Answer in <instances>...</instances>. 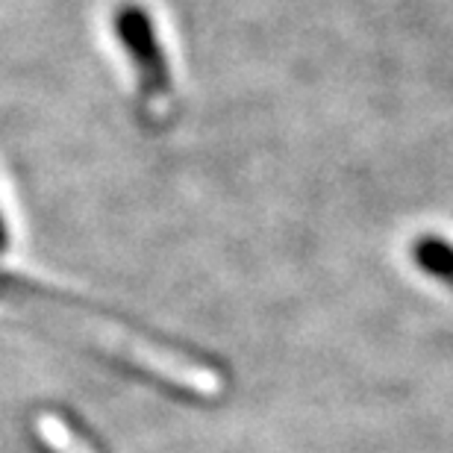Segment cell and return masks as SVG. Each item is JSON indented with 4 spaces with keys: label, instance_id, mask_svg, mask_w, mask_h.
Returning <instances> with one entry per match:
<instances>
[{
    "label": "cell",
    "instance_id": "obj_1",
    "mask_svg": "<svg viewBox=\"0 0 453 453\" xmlns=\"http://www.w3.org/2000/svg\"><path fill=\"white\" fill-rule=\"evenodd\" d=\"M115 33L135 65L144 112L165 118L174 104V86H171L168 59L150 15L139 6H121L115 15Z\"/></svg>",
    "mask_w": 453,
    "mask_h": 453
},
{
    "label": "cell",
    "instance_id": "obj_2",
    "mask_svg": "<svg viewBox=\"0 0 453 453\" xmlns=\"http://www.w3.org/2000/svg\"><path fill=\"white\" fill-rule=\"evenodd\" d=\"M415 262L427 271L430 277H436L439 283L453 288V244L436 235H427L415 244Z\"/></svg>",
    "mask_w": 453,
    "mask_h": 453
},
{
    "label": "cell",
    "instance_id": "obj_3",
    "mask_svg": "<svg viewBox=\"0 0 453 453\" xmlns=\"http://www.w3.org/2000/svg\"><path fill=\"white\" fill-rule=\"evenodd\" d=\"M35 433H39L48 453H92V448L83 439H77L74 430H68L65 421L57 418V415H42L39 424H35Z\"/></svg>",
    "mask_w": 453,
    "mask_h": 453
},
{
    "label": "cell",
    "instance_id": "obj_4",
    "mask_svg": "<svg viewBox=\"0 0 453 453\" xmlns=\"http://www.w3.org/2000/svg\"><path fill=\"white\" fill-rule=\"evenodd\" d=\"M6 244H9V233H6V224H4V215H0V253L6 250Z\"/></svg>",
    "mask_w": 453,
    "mask_h": 453
}]
</instances>
